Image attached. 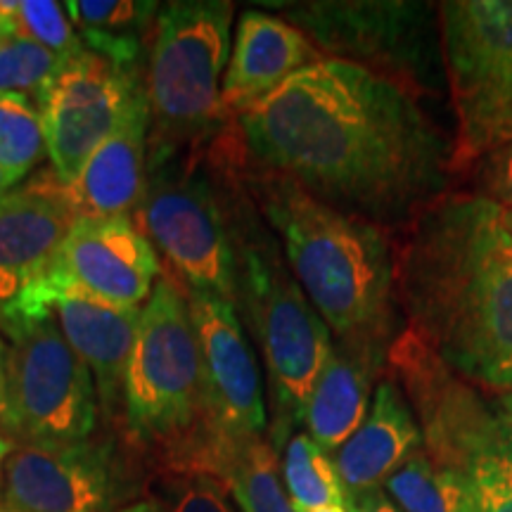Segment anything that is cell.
I'll list each match as a JSON object with an SVG mask.
<instances>
[{
  "label": "cell",
  "instance_id": "cell-11",
  "mask_svg": "<svg viewBox=\"0 0 512 512\" xmlns=\"http://www.w3.org/2000/svg\"><path fill=\"white\" fill-rule=\"evenodd\" d=\"M131 456L112 439L19 444L5 463L3 501L15 512H117L138 491Z\"/></svg>",
  "mask_w": 512,
  "mask_h": 512
},
{
  "label": "cell",
  "instance_id": "cell-5",
  "mask_svg": "<svg viewBox=\"0 0 512 512\" xmlns=\"http://www.w3.org/2000/svg\"><path fill=\"white\" fill-rule=\"evenodd\" d=\"M238 185L235 200V254H238V304L245 325L266 363L271 422L268 441L280 456L304 411L320 368L332 349V332L313 309L283 247L256 211L242 185L238 157L233 159Z\"/></svg>",
  "mask_w": 512,
  "mask_h": 512
},
{
  "label": "cell",
  "instance_id": "cell-20",
  "mask_svg": "<svg viewBox=\"0 0 512 512\" xmlns=\"http://www.w3.org/2000/svg\"><path fill=\"white\" fill-rule=\"evenodd\" d=\"M422 448L420 425L406 394L384 375L375 387L366 420L332 456L349 501L380 491L387 479Z\"/></svg>",
  "mask_w": 512,
  "mask_h": 512
},
{
  "label": "cell",
  "instance_id": "cell-8",
  "mask_svg": "<svg viewBox=\"0 0 512 512\" xmlns=\"http://www.w3.org/2000/svg\"><path fill=\"white\" fill-rule=\"evenodd\" d=\"M439 46L456 114L453 181L512 136V0H444Z\"/></svg>",
  "mask_w": 512,
  "mask_h": 512
},
{
  "label": "cell",
  "instance_id": "cell-24",
  "mask_svg": "<svg viewBox=\"0 0 512 512\" xmlns=\"http://www.w3.org/2000/svg\"><path fill=\"white\" fill-rule=\"evenodd\" d=\"M280 475L294 512H313L328 505H349L335 460L306 432H294L280 451Z\"/></svg>",
  "mask_w": 512,
  "mask_h": 512
},
{
  "label": "cell",
  "instance_id": "cell-13",
  "mask_svg": "<svg viewBox=\"0 0 512 512\" xmlns=\"http://www.w3.org/2000/svg\"><path fill=\"white\" fill-rule=\"evenodd\" d=\"M12 318L53 320L93 373L102 411L107 415L119 411L121 382L138 337L140 309H119L81 290L55 256L53 266L0 311V320Z\"/></svg>",
  "mask_w": 512,
  "mask_h": 512
},
{
  "label": "cell",
  "instance_id": "cell-6",
  "mask_svg": "<svg viewBox=\"0 0 512 512\" xmlns=\"http://www.w3.org/2000/svg\"><path fill=\"white\" fill-rule=\"evenodd\" d=\"M235 185L226 147L214 136L147 164L143 200L133 216L169 275L188 292L238 304Z\"/></svg>",
  "mask_w": 512,
  "mask_h": 512
},
{
  "label": "cell",
  "instance_id": "cell-10",
  "mask_svg": "<svg viewBox=\"0 0 512 512\" xmlns=\"http://www.w3.org/2000/svg\"><path fill=\"white\" fill-rule=\"evenodd\" d=\"M8 337V437L19 444H72L98 427L93 373L50 318L0 320Z\"/></svg>",
  "mask_w": 512,
  "mask_h": 512
},
{
  "label": "cell",
  "instance_id": "cell-15",
  "mask_svg": "<svg viewBox=\"0 0 512 512\" xmlns=\"http://www.w3.org/2000/svg\"><path fill=\"white\" fill-rule=\"evenodd\" d=\"M57 261L81 290L119 309H140L162 275V264L131 216L79 219Z\"/></svg>",
  "mask_w": 512,
  "mask_h": 512
},
{
  "label": "cell",
  "instance_id": "cell-26",
  "mask_svg": "<svg viewBox=\"0 0 512 512\" xmlns=\"http://www.w3.org/2000/svg\"><path fill=\"white\" fill-rule=\"evenodd\" d=\"M64 57L19 31H0V93L36 95L62 67Z\"/></svg>",
  "mask_w": 512,
  "mask_h": 512
},
{
  "label": "cell",
  "instance_id": "cell-25",
  "mask_svg": "<svg viewBox=\"0 0 512 512\" xmlns=\"http://www.w3.org/2000/svg\"><path fill=\"white\" fill-rule=\"evenodd\" d=\"M43 157H48V145L34 100L0 93V166L22 181Z\"/></svg>",
  "mask_w": 512,
  "mask_h": 512
},
{
  "label": "cell",
  "instance_id": "cell-37",
  "mask_svg": "<svg viewBox=\"0 0 512 512\" xmlns=\"http://www.w3.org/2000/svg\"><path fill=\"white\" fill-rule=\"evenodd\" d=\"M503 219H505V226H508L510 235H512V209H503Z\"/></svg>",
  "mask_w": 512,
  "mask_h": 512
},
{
  "label": "cell",
  "instance_id": "cell-35",
  "mask_svg": "<svg viewBox=\"0 0 512 512\" xmlns=\"http://www.w3.org/2000/svg\"><path fill=\"white\" fill-rule=\"evenodd\" d=\"M496 401H498V406H501L503 418H505V422H508V427L512 432V392L508 396H498Z\"/></svg>",
  "mask_w": 512,
  "mask_h": 512
},
{
  "label": "cell",
  "instance_id": "cell-17",
  "mask_svg": "<svg viewBox=\"0 0 512 512\" xmlns=\"http://www.w3.org/2000/svg\"><path fill=\"white\" fill-rule=\"evenodd\" d=\"M318 60L323 55L287 19L261 10L240 12L221 86L223 117L238 119Z\"/></svg>",
  "mask_w": 512,
  "mask_h": 512
},
{
  "label": "cell",
  "instance_id": "cell-2",
  "mask_svg": "<svg viewBox=\"0 0 512 512\" xmlns=\"http://www.w3.org/2000/svg\"><path fill=\"white\" fill-rule=\"evenodd\" d=\"M403 328L472 387L512 392V235L498 207L453 188L394 235Z\"/></svg>",
  "mask_w": 512,
  "mask_h": 512
},
{
  "label": "cell",
  "instance_id": "cell-34",
  "mask_svg": "<svg viewBox=\"0 0 512 512\" xmlns=\"http://www.w3.org/2000/svg\"><path fill=\"white\" fill-rule=\"evenodd\" d=\"M17 183H19V178H17V176H12L10 171H5L3 166H0V197L8 195L10 190H15V188H17Z\"/></svg>",
  "mask_w": 512,
  "mask_h": 512
},
{
  "label": "cell",
  "instance_id": "cell-30",
  "mask_svg": "<svg viewBox=\"0 0 512 512\" xmlns=\"http://www.w3.org/2000/svg\"><path fill=\"white\" fill-rule=\"evenodd\" d=\"M8 342H5L3 332H0V432L8 437Z\"/></svg>",
  "mask_w": 512,
  "mask_h": 512
},
{
  "label": "cell",
  "instance_id": "cell-23",
  "mask_svg": "<svg viewBox=\"0 0 512 512\" xmlns=\"http://www.w3.org/2000/svg\"><path fill=\"white\" fill-rule=\"evenodd\" d=\"M384 494L401 512H477L465 477L432 463L422 448L387 479Z\"/></svg>",
  "mask_w": 512,
  "mask_h": 512
},
{
  "label": "cell",
  "instance_id": "cell-1",
  "mask_svg": "<svg viewBox=\"0 0 512 512\" xmlns=\"http://www.w3.org/2000/svg\"><path fill=\"white\" fill-rule=\"evenodd\" d=\"M233 126L249 162L392 235L453 190V143L418 95L358 64L323 57Z\"/></svg>",
  "mask_w": 512,
  "mask_h": 512
},
{
  "label": "cell",
  "instance_id": "cell-27",
  "mask_svg": "<svg viewBox=\"0 0 512 512\" xmlns=\"http://www.w3.org/2000/svg\"><path fill=\"white\" fill-rule=\"evenodd\" d=\"M152 498H157L164 512H235L226 484L209 472L155 475Z\"/></svg>",
  "mask_w": 512,
  "mask_h": 512
},
{
  "label": "cell",
  "instance_id": "cell-18",
  "mask_svg": "<svg viewBox=\"0 0 512 512\" xmlns=\"http://www.w3.org/2000/svg\"><path fill=\"white\" fill-rule=\"evenodd\" d=\"M147 143L150 105L143 86L112 136L86 159L72 183L62 185L74 221L136 216L147 183Z\"/></svg>",
  "mask_w": 512,
  "mask_h": 512
},
{
  "label": "cell",
  "instance_id": "cell-14",
  "mask_svg": "<svg viewBox=\"0 0 512 512\" xmlns=\"http://www.w3.org/2000/svg\"><path fill=\"white\" fill-rule=\"evenodd\" d=\"M188 304L202 358L207 413L219 446L268 437L264 380L238 309L207 292H188Z\"/></svg>",
  "mask_w": 512,
  "mask_h": 512
},
{
  "label": "cell",
  "instance_id": "cell-36",
  "mask_svg": "<svg viewBox=\"0 0 512 512\" xmlns=\"http://www.w3.org/2000/svg\"><path fill=\"white\" fill-rule=\"evenodd\" d=\"M313 512H351L349 505H328V508H320V510H313Z\"/></svg>",
  "mask_w": 512,
  "mask_h": 512
},
{
  "label": "cell",
  "instance_id": "cell-19",
  "mask_svg": "<svg viewBox=\"0 0 512 512\" xmlns=\"http://www.w3.org/2000/svg\"><path fill=\"white\" fill-rule=\"evenodd\" d=\"M387 354L384 344L332 337V349L304 411L306 434L330 456L366 420L375 387L387 375Z\"/></svg>",
  "mask_w": 512,
  "mask_h": 512
},
{
  "label": "cell",
  "instance_id": "cell-38",
  "mask_svg": "<svg viewBox=\"0 0 512 512\" xmlns=\"http://www.w3.org/2000/svg\"><path fill=\"white\" fill-rule=\"evenodd\" d=\"M0 512H15V510H8V508H0Z\"/></svg>",
  "mask_w": 512,
  "mask_h": 512
},
{
  "label": "cell",
  "instance_id": "cell-3",
  "mask_svg": "<svg viewBox=\"0 0 512 512\" xmlns=\"http://www.w3.org/2000/svg\"><path fill=\"white\" fill-rule=\"evenodd\" d=\"M233 136L242 185L283 245L287 266L332 337L392 347L403 330L396 304L394 235L252 164L235 126Z\"/></svg>",
  "mask_w": 512,
  "mask_h": 512
},
{
  "label": "cell",
  "instance_id": "cell-4",
  "mask_svg": "<svg viewBox=\"0 0 512 512\" xmlns=\"http://www.w3.org/2000/svg\"><path fill=\"white\" fill-rule=\"evenodd\" d=\"M121 434L150 477L209 472L216 477L219 441L204 396L202 358L188 292L162 273L140 309L138 337L121 382Z\"/></svg>",
  "mask_w": 512,
  "mask_h": 512
},
{
  "label": "cell",
  "instance_id": "cell-21",
  "mask_svg": "<svg viewBox=\"0 0 512 512\" xmlns=\"http://www.w3.org/2000/svg\"><path fill=\"white\" fill-rule=\"evenodd\" d=\"M83 48L128 72H140L143 46H150L159 3L145 0H69L64 3Z\"/></svg>",
  "mask_w": 512,
  "mask_h": 512
},
{
  "label": "cell",
  "instance_id": "cell-7",
  "mask_svg": "<svg viewBox=\"0 0 512 512\" xmlns=\"http://www.w3.org/2000/svg\"><path fill=\"white\" fill-rule=\"evenodd\" d=\"M235 5L174 0L159 5L147 55V164L204 143L223 124L221 86L233 48Z\"/></svg>",
  "mask_w": 512,
  "mask_h": 512
},
{
  "label": "cell",
  "instance_id": "cell-12",
  "mask_svg": "<svg viewBox=\"0 0 512 512\" xmlns=\"http://www.w3.org/2000/svg\"><path fill=\"white\" fill-rule=\"evenodd\" d=\"M143 86L140 72L121 69L91 50L62 62L36 95L50 164L62 185L72 183L86 159L112 136Z\"/></svg>",
  "mask_w": 512,
  "mask_h": 512
},
{
  "label": "cell",
  "instance_id": "cell-22",
  "mask_svg": "<svg viewBox=\"0 0 512 512\" xmlns=\"http://www.w3.org/2000/svg\"><path fill=\"white\" fill-rule=\"evenodd\" d=\"M216 477L240 512H294L280 475V456L268 437L221 446Z\"/></svg>",
  "mask_w": 512,
  "mask_h": 512
},
{
  "label": "cell",
  "instance_id": "cell-32",
  "mask_svg": "<svg viewBox=\"0 0 512 512\" xmlns=\"http://www.w3.org/2000/svg\"><path fill=\"white\" fill-rule=\"evenodd\" d=\"M15 451V441L10 437H5L3 432H0V496H3V477H5V463H8L10 453Z\"/></svg>",
  "mask_w": 512,
  "mask_h": 512
},
{
  "label": "cell",
  "instance_id": "cell-29",
  "mask_svg": "<svg viewBox=\"0 0 512 512\" xmlns=\"http://www.w3.org/2000/svg\"><path fill=\"white\" fill-rule=\"evenodd\" d=\"M463 178L470 183L465 190L477 192L498 207L512 209V136L479 157Z\"/></svg>",
  "mask_w": 512,
  "mask_h": 512
},
{
  "label": "cell",
  "instance_id": "cell-28",
  "mask_svg": "<svg viewBox=\"0 0 512 512\" xmlns=\"http://www.w3.org/2000/svg\"><path fill=\"white\" fill-rule=\"evenodd\" d=\"M17 24L24 36L34 38L64 60L86 50L64 5L55 0H19Z\"/></svg>",
  "mask_w": 512,
  "mask_h": 512
},
{
  "label": "cell",
  "instance_id": "cell-9",
  "mask_svg": "<svg viewBox=\"0 0 512 512\" xmlns=\"http://www.w3.org/2000/svg\"><path fill=\"white\" fill-rule=\"evenodd\" d=\"M323 57L366 67L418 95L437 91L439 8L415 0H313L280 5Z\"/></svg>",
  "mask_w": 512,
  "mask_h": 512
},
{
  "label": "cell",
  "instance_id": "cell-16",
  "mask_svg": "<svg viewBox=\"0 0 512 512\" xmlns=\"http://www.w3.org/2000/svg\"><path fill=\"white\" fill-rule=\"evenodd\" d=\"M72 226L53 169L0 197V311L53 266Z\"/></svg>",
  "mask_w": 512,
  "mask_h": 512
},
{
  "label": "cell",
  "instance_id": "cell-33",
  "mask_svg": "<svg viewBox=\"0 0 512 512\" xmlns=\"http://www.w3.org/2000/svg\"><path fill=\"white\" fill-rule=\"evenodd\" d=\"M117 512H164L162 505L157 503V498H145V501H136V503H128L124 508Z\"/></svg>",
  "mask_w": 512,
  "mask_h": 512
},
{
  "label": "cell",
  "instance_id": "cell-31",
  "mask_svg": "<svg viewBox=\"0 0 512 512\" xmlns=\"http://www.w3.org/2000/svg\"><path fill=\"white\" fill-rule=\"evenodd\" d=\"M351 512H401L396 508L392 498L380 491H370V494L351 498Z\"/></svg>",
  "mask_w": 512,
  "mask_h": 512
}]
</instances>
